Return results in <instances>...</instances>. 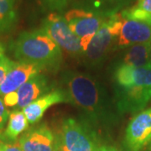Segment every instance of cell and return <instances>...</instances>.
Masks as SVG:
<instances>
[{"mask_svg":"<svg viewBox=\"0 0 151 151\" xmlns=\"http://www.w3.org/2000/svg\"><path fill=\"white\" fill-rule=\"evenodd\" d=\"M0 151H23L19 144H0Z\"/></svg>","mask_w":151,"mask_h":151,"instance_id":"obj_21","label":"cell"},{"mask_svg":"<svg viewBox=\"0 0 151 151\" xmlns=\"http://www.w3.org/2000/svg\"><path fill=\"white\" fill-rule=\"evenodd\" d=\"M121 15L125 19L145 22L151 25V0H138L134 7L123 11Z\"/></svg>","mask_w":151,"mask_h":151,"instance_id":"obj_17","label":"cell"},{"mask_svg":"<svg viewBox=\"0 0 151 151\" xmlns=\"http://www.w3.org/2000/svg\"><path fill=\"white\" fill-rule=\"evenodd\" d=\"M118 42L120 46L151 43V25L145 22L123 18Z\"/></svg>","mask_w":151,"mask_h":151,"instance_id":"obj_10","label":"cell"},{"mask_svg":"<svg viewBox=\"0 0 151 151\" xmlns=\"http://www.w3.org/2000/svg\"><path fill=\"white\" fill-rule=\"evenodd\" d=\"M60 145L62 151H97L98 149L89 129L73 119H67L62 124Z\"/></svg>","mask_w":151,"mask_h":151,"instance_id":"obj_7","label":"cell"},{"mask_svg":"<svg viewBox=\"0 0 151 151\" xmlns=\"http://www.w3.org/2000/svg\"><path fill=\"white\" fill-rule=\"evenodd\" d=\"M97 4H105L107 6H112L113 8L115 7H120L127 4L128 0H95Z\"/></svg>","mask_w":151,"mask_h":151,"instance_id":"obj_20","label":"cell"},{"mask_svg":"<svg viewBox=\"0 0 151 151\" xmlns=\"http://www.w3.org/2000/svg\"><path fill=\"white\" fill-rule=\"evenodd\" d=\"M17 21V0H0V35L12 30Z\"/></svg>","mask_w":151,"mask_h":151,"instance_id":"obj_15","label":"cell"},{"mask_svg":"<svg viewBox=\"0 0 151 151\" xmlns=\"http://www.w3.org/2000/svg\"><path fill=\"white\" fill-rule=\"evenodd\" d=\"M150 63H151V52H150Z\"/></svg>","mask_w":151,"mask_h":151,"instance_id":"obj_27","label":"cell"},{"mask_svg":"<svg viewBox=\"0 0 151 151\" xmlns=\"http://www.w3.org/2000/svg\"><path fill=\"white\" fill-rule=\"evenodd\" d=\"M151 43L131 45L124 58V65L133 67H143L150 64Z\"/></svg>","mask_w":151,"mask_h":151,"instance_id":"obj_14","label":"cell"},{"mask_svg":"<svg viewBox=\"0 0 151 151\" xmlns=\"http://www.w3.org/2000/svg\"><path fill=\"white\" fill-rule=\"evenodd\" d=\"M64 18L72 32L81 40L84 52L105 20L100 14L81 9H70Z\"/></svg>","mask_w":151,"mask_h":151,"instance_id":"obj_5","label":"cell"},{"mask_svg":"<svg viewBox=\"0 0 151 151\" xmlns=\"http://www.w3.org/2000/svg\"><path fill=\"white\" fill-rule=\"evenodd\" d=\"M97 151H118L115 148H113L112 146H107V145H103L98 147L97 149Z\"/></svg>","mask_w":151,"mask_h":151,"instance_id":"obj_22","label":"cell"},{"mask_svg":"<svg viewBox=\"0 0 151 151\" xmlns=\"http://www.w3.org/2000/svg\"><path fill=\"white\" fill-rule=\"evenodd\" d=\"M65 101L68 100L65 91L55 90L38 98L22 111L25 115L29 124H34L41 119L45 112L50 107Z\"/></svg>","mask_w":151,"mask_h":151,"instance_id":"obj_13","label":"cell"},{"mask_svg":"<svg viewBox=\"0 0 151 151\" xmlns=\"http://www.w3.org/2000/svg\"><path fill=\"white\" fill-rule=\"evenodd\" d=\"M54 151H62L61 150V147H60V145L59 142H57L55 145V150Z\"/></svg>","mask_w":151,"mask_h":151,"instance_id":"obj_23","label":"cell"},{"mask_svg":"<svg viewBox=\"0 0 151 151\" xmlns=\"http://www.w3.org/2000/svg\"><path fill=\"white\" fill-rule=\"evenodd\" d=\"M9 117V112L6 108L3 99L0 97V129H2L4 127Z\"/></svg>","mask_w":151,"mask_h":151,"instance_id":"obj_19","label":"cell"},{"mask_svg":"<svg viewBox=\"0 0 151 151\" xmlns=\"http://www.w3.org/2000/svg\"><path fill=\"white\" fill-rule=\"evenodd\" d=\"M151 140V108L142 111L127 127L124 145L127 151H141Z\"/></svg>","mask_w":151,"mask_h":151,"instance_id":"obj_9","label":"cell"},{"mask_svg":"<svg viewBox=\"0 0 151 151\" xmlns=\"http://www.w3.org/2000/svg\"><path fill=\"white\" fill-rule=\"evenodd\" d=\"M122 23L121 14H113L104 20L85 51L90 61L97 62L105 55L114 41L118 40Z\"/></svg>","mask_w":151,"mask_h":151,"instance_id":"obj_4","label":"cell"},{"mask_svg":"<svg viewBox=\"0 0 151 151\" xmlns=\"http://www.w3.org/2000/svg\"><path fill=\"white\" fill-rule=\"evenodd\" d=\"M114 81L119 112H138L151 100V63L143 67L122 64L114 73Z\"/></svg>","mask_w":151,"mask_h":151,"instance_id":"obj_2","label":"cell"},{"mask_svg":"<svg viewBox=\"0 0 151 151\" xmlns=\"http://www.w3.org/2000/svg\"><path fill=\"white\" fill-rule=\"evenodd\" d=\"M54 135L45 125L29 130L22 135L19 145L23 151H54Z\"/></svg>","mask_w":151,"mask_h":151,"instance_id":"obj_12","label":"cell"},{"mask_svg":"<svg viewBox=\"0 0 151 151\" xmlns=\"http://www.w3.org/2000/svg\"><path fill=\"white\" fill-rule=\"evenodd\" d=\"M4 55V47L2 44L0 43V58Z\"/></svg>","mask_w":151,"mask_h":151,"instance_id":"obj_24","label":"cell"},{"mask_svg":"<svg viewBox=\"0 0 151 151\" xmlns=\"http://www.w3.org/2000/svg\"><path fill=\"white\" fill-rule=\"evenodd\" d=\"M29 122L23 111L15 109L9 113V122L4 136L8 140H15L19 135L28 129Z\"/></svg>","mask_w":151,"mask_h":151,"instance_id":"obj_16","label":"cell"},{"mask_svg":"<svg viewBox=\"0 0 151 151\" xmlns=\"http://www.w3.org/2000/svg\"><path fill=\"white\" fill-rule=\"evenodd\" d=\"M67 100L81 110L93 124H112L114 111L112 102L101 85L90 76L70 72L65 76Z\"/></svg>","mask_w":151,"mask_h":151,"instance_id":"obj_1","label":"cell"},{"mask_svg":"<svg viewBox=\"0 0 151 151\" xmlns=\"http://www.w3.org/2000/svg\"><path fill=\"white\" fill-rule=\"evenodd\" d=\"M41 70L42 69L33 64L15 62L0 86V97L17 91L31 77L40 73Z\"/></svg>","mask_w":151,"mask_h":151,"instance_id":"obj_11","label":"cell"},{"mask_svg":"<svg viewBox=\"0 0 151 151\" xmlns=\"http://www.w3.org/2000/svg\"><path fill=\"white\" fill-rule=\"evenodd\" d=\"M48 90L47 78L39 73L31 77L17 91L3 97V101L8 108L24 109L34 101L45 95Z\"/></svg>","mask_w":151,"mask_h":151,"instance_id":"obj_8","label":"cell"},{"mask_svg":"<svg viewBox=\"0 0 151 151\" xmlns=\"http://www.w3.org/2000/svg\"><path fill=\"white\" fill-rule=\"evenodd\" d=\"M12 50L19 62L33 64L42 70L55 67L61 60V49L43 29L21 33Z\"/></svg>","mask_w":151,"mask_h":151,"instance_id":"obj_3","label":"cell"},{"mask_svg":"<svg viewBox=\"0 0 151 151\" xmlns=\"http://www.w3.org/2000/svg\"><path fill=\"white\" fill-rule=\"evenodd\" d=\"M52 1H59V2H60V1H62V0H52Z\"/></svg>","mask_w":151,"mask_h":151,"instance_id":"obj_26","label":"cell"},{"mask_svg":"<svg viewBox=\"0 0 151 151\" xmlns=\"http://www.w3.org/2000/svg\"><path fill=\"white\" fill-rule=\"evenodd\" d=\"M43 29L60 48L70 55L81 54L83 51L81 40L70 29L63 16L50 14L43 23Z\"/></svg>","mask_w":151,"mask_h":151,"instance_id":"obj_6","label":"cell"},{"mask_svg":"<svg viewBox=\"0 0 151 151\" xmlns=\"http://www.w3.org/2000/svg\"><path fill=\"white\" fill-rule=\"evenodd\" d=\"M147 150L151 151V140L150 141V143H149L148 145H147Z\"/></svg>","mask_w":151,"mask_h":151,"instance_id":"obj_25","label":"cell"},{"mask_svg":"<svg viewBox=\"0 0 151 151\" xmlns=\"http://www.w3.org/2000/svg\"><path fill=\"white\" fill-rule=\"evenodd\" d=\"M15 64L14 61L11 60L6 55H3L0 58V86L2 85L3 81H4L6 76L11 70V68Z\"/></svg>","mask_w":151,"mask_h":151,"instance_id":"obj_18","label":"cell"}]
</instances>
